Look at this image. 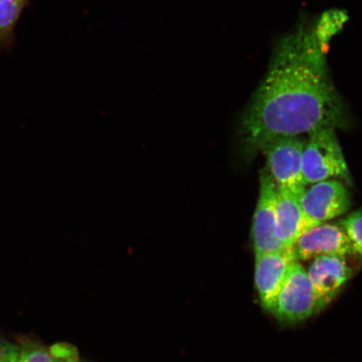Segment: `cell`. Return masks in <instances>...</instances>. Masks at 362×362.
Masks as SVG:
<instances>
[{
    "instance_id": "5bb4252c",
    "label": "cell",
    "mask_w": 362,
    "mask_h": 362,
    "mask_svg": "<svg viewBox=\"0 0 362 362\" xmlns=\"http://www.w3.org/2000/svg\"><path fill=\"white\" fill-rule=\"evenodd\" d=\"M339 225L345 230L354 253L362 256V209L353 212Z\"/></svg>"
},
{
    "instance_id": "ba28073f",
    "label": "cell",
    "mask_w": 362,
    "mask_h": 362,
    "mask_svg": "<svg viewBox=\"0 0 362 362\" xmlns=\"http://www.w3.org/2000/svg\"><path fill=\"white\" fill-rule=\"evenodd\" d=\"M298 261L315 259L322 256L354 255V251L341 226L320 224L308 230L293 247Z\"/></svg>"
},
{
    "instance_id": "7a4b0ae2",
    "label": "cell",
    "mask_w": 362,
    "mask_h": 362,
    "mask_svg": "<svg viewBox=\"0 0 362 362\" xmlns=\"http://www.w3.org/2000/svg\"><path fill=\"white\" fill-rule=\"evenodd\" d=\"M302 165L306 185L333 177L351 183L334 128H321L309 134L303 151Z\"/></svg>"
},
{
    "instance_id": "8fae6325",
    "label": "cell",
    "mask_w": 362,
    "mask_h": 362,
    "mask_svg": "<svg viewBox=\"0 0 362 362\" xmlns=\"http://www.w3.org/2000/svg\"><path fill=\"white\" fill-rule=\"evenodd\" d=\"M0 362H53V356L40 344L0 341Z\"/></svg>"
},
{
    "instance_id": "6da1fadb",
    "label": "cell",
    "mask_w": 362,
    "mask_h": 362,
    "mask_svg": "<svg viewBox=\"0 0 362 362\" xmlns=\"http://www.w3.org/2000/svg\"><path fill=\"white\" fill-rule=\"evenodd\" d=\"M346 108L329 74L327 54L305 23L284 36L269 71L242 117L240 135L247 157L273 140L345 125Z\"/></svg>"
},
{
    "instance_id": "3957f363",
    "label": "cell",
    "mask_w": 362,
    "mask_h": 362,
    "mask_svg": "<svg viewBox=\"0 0 362 362\" xmlns=\"http://www.w3.org/2000/svg\"><path fill=\"white\" fill-rule=\"evenodd\" d=\"M305 144L301 136H288L273 140L262 151L268 165L267 169L277 187L298 197L307 187L302 165Z\"/></svg>"
},
{
    "instance_id": "7c38bea8",
    "label": "cell",
    "mask_w": 362,
    "mask_h": 362,
    "mask_svg": "<svg viewBox=\"0 0 362 362\" xmlns=\"http://www.w3.org/2000/svg\"><path fill=\"white\" fill-rule=\"evenodd\" d=\"M28 4L29 0H0V52L11 48L17 22Z\"/></svg>"
},
{
    "instance_id": "8992f818",
    "label": "cell",
    "mask_w": 362,
    "mask_h": 362,
    "mask_svg": "<svg viewBox=\"0 0 362 362\" xmlns=\"http://www.w3.org/2000/svg\"><path fill=\"white\" fill-rule=\"evenodd\" d=\"M298 201L305 214L320 224L346 214L351 206L349 191L337 180L313 184L305 189Z\"/></svg>"
},
{
    "instance_id": "5b68a950",
    "label": "cell",
    "mask_w": 362,
    "mask_h": 362,
    "mask_svg": "<svg viewBox=\"0 0 362 362\" xmlns=\"http://www.w3.org/2000/svg\"><path fill=\"white\" fill-rule=\"evenodd\" d=\"M278 187L267 167L260 173L259 200L253 216L252 239L255 255L282 250L276 235Z\"/></svg>"
},
{
    "instance_id": "9a60e30c",
    "label": "cell",
    "mask_w": 362,
    "mask_h": 362,
    "mask_svg": "<svg viewBox=\"0 0 362 362\" xmlns=\"http://www.w3.org/2000/svg\"><path fill=\"white\" fill-rule=\"evenodd\" d=\"M53 362H80L74 347L67 344H57L51 348Z\"/></svg>"
},
{
    "instance_id": "30bf717a",
    "label": "cell",
    "mask_w": 362,
    "mask_h": 362,
    "mask_svg": "<svg viewBox=\"0 0 362 362\" xmlns=\"http://www.w3.org/2000/svg\"><path fill=\"white\" fill-rule=\"evenodd\" d=\"M318 225L305 214L298 197L278 187L276 235L284 247H293L303 234Z\"/></svg>"
},
{
    "instance_id": "9c48e42d",
    "label": "cell",
    "mask_w": 362,
    "mask_h": 362,
    "mask_svg": "<svg viewBox=\"0 0 362 362\" xmlns=\"http://www.w3.org/2000/svg\"><path fill=\"white\" fill-rule=\"evenodd\" d=\"M308 275L313 285L320 310L334 300L343 285L350 279L352 271L346 257L322 256L311 262Z\"/></svg>"
},
{
    "instance_id": "277c9868",
    "label": "cell",
    "mask_w": 362,
    "mask_h": 362,
    "mask_svg": "<svg viewBox=\"0 0 362 362\" xmlns=\"http://www.w3.org/2000/svg\"><path fill=\"white\" fill-rule=\"evenodd\" d=\"M318 298L307 270L294 262L275 298L271 313L285 323L304 320L319 310Z\"/></svg>"
},
{
    "instance_id": "4fadbf2b",
    "label": "cell",
    "mask_w": 362,
    "mask_h": 362,
    "mask_svg": "<svg viewBox=\"0 0 362 362\" xmlns=\"http://www.w3.org/2000/svg\"><path fill=\"white\" fill-rule=\"evenodd\" d=\"M347 21L348 15L346 11L332 8L324 12L315 24L312 25L316 42L318 43L321 51L327 55L330 40L341 30Z\"/></svg>"
},
{
    "instance_id": "52a82bcc",
    "label": "cell",
    "mask_w": 362,
    "mask_h": 362,
    "mask_svg": "<svg viewBox=\"0 0 362 362\" xmlns=\"http://www.w3.org/2000/svg\"><path fill=\"white\" fill-rule=\"evenodd\" d=\"M255 284L262 307L271 312L276 296L294 262L293 248L255 255Z\"/></svg>"
}]
</instances>
